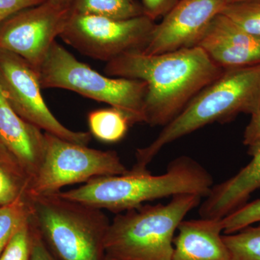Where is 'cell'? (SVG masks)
<instances>
[{
	"instance_id": "18",
	"label": "cell",
	"mask_w": 260,
	"mask_h": 260,
	"mask_svg": "<svg viewBox=\"0 0 260 260\" xmlns=\"http://www.w3.org/2000/svg\"><path fill=\"white\" fill-rule=\"evenodd\" d=\"M71 10L80 14L126 20L144 15L138 0H73Z\"/></svg>"
},
{
	"instance_id": "19",
	"label": "cell",
	"mask_w": 260,
	"mask_h": 260,
	"mask_svg": "<svg viewBox=\"0 0 260 260\" xmlns=\"http://www.w3.org/2000/svg\"><path fill=\"white\" fill-rule=\"evenodd\" d=\"M231 260H260V222L234 234L223 235Z\"/></svg>"
},
{
	"instance_id": "30",
	"label": "cell",
	"mask_w": 260,
	"mask_h": 260,
	"mask_svg": "<svg viewBox=\"0 0 260 260\" xmlns=\"http://www.w3.org/2000/svg\"><path fill=\"white\" fill-rule=\"evenodd\" d=\"M107 260H108V259H107Z\"/></svg>"
},
{
	"instance_id": "2",
	"label": "cell",
	"mask_w": 260,
	"mask_h": 260,
	"mask_svg": "<svg viewBox=\"0 0 260 260\" xmlns=\"http://www.w3.org/2000/svg\"><path fill=\"white\" fill-rule=\"evenodd\" d=\"M213 178L203 165L187 155L169 162L165 173L153 175L148 169L121 175L94 178L72 190L58 192L62 198L119 214L154 200L189 194L206 198Z\"/></svg>"
},
{
	"instance_id": "23",
	"label": "cell",
	"mask_w": 260,
	"mask_h": 260,
	"mask_svg": "<svg viewBox=\"0 0 260 260\" xmlns=\"http://www.w3.org/2000/svg\"><path fill=\"white\" fill-rule=\"evenodd\" d=\"M260 222V199L254 200L234 210L221 219L223 232L234 234Z\"/></svg>"
},
{
	"instance_id": "6",
	"label": "cell",
	"mask_w": 260,
	"mask_h": 260,
	"mask_svg": "<svg viewBox=\"0 0 260 260\" xmlns=\"http://www.w3.org/2000/svg\"><path fill=\"white\" fill-rule=\"evenodd\" d=\"M38 73L43 89L71 90L119 109L128 116L132 125L145 122L144 104L148 90L145 82L101 74L78 60L56 41Z\"/></svg>"
},
{
	"instance_id": "24",
	"label": "cell",
	"mask_w": 260,
	"mask_h": 260,
	"mask_svg": "<svg viewBox=\"0 0 260 260\" xmlns=\"http://www.w3.org/2000/svg\"><path fill=\"white\" fill-rule=\"evenodd\" d=\"M179 0H140L145 16L155 21L164 17Z\"/></svg>"
},
{
	"instance_id": "17",
	"label": "cell",
	"mask_w": 260,
	"mask_h": 260,
	"mask_svg": "<svg viewBox=\"0 0 260 260\" xmlns=\"http://www.w3.org/2000/svg\"><path fill=\"white\" fill-rule=\"evenodd\" d=\"M88 123L92 136L107 143L120 141L132 126L131 121L124 112L112 107L89 113Z\"/></svg>"
},
{
	"instance_id": "22",
	"label": "cell",
	"mask_w": 260,
	"mask_h": 260,
	"mask_svg": "<svg viewBox=\"0 0 260 260\" xmlns=\"http://www.w3.org/2000/svg\"><path fill=\"white\" fill-rule=\"evenodd\" d=\"M31 250L30 215L24 222L5 246L0 260H30Z\"/></svg>"
},
{
	"instance_id": "28",
	"label": "cell",
	"mask_w": 260,
	"mask_h": 260,
	"mask_svg": "<svg viewBox=\"0 0 260 260\" xmlns=\"http://www.w3.org/2000/svg\"><path fill=\"white\" fill-rule=\"evenodd\" d=\"M51 4L57 7L64 8H71L72 1L73 0H48Z\"/></svg>"
},
{
	"instance_id": "8",
	"label": "cell",
	"mask_w": 260,
	"mask_h": 260,
	"mask_svg": "<svg viewBox=\"0 0 260 260\" xmlns=\"http://www.w3.org/2000/svg\"><path fill=\"white\" fill-rule=\"evenodd\" d=\"M155 25L145 15L119 20L71 10L59 38L84 55L109 62L126 53L143 51Z\"/></svg>"
},
{
	"instance_id": "27",
	"label": "cell",
	"mask_w": 260,
	"mask_h": 260,
	"mask_svg": "<svg viewBox=\"0 0 260 260\" xmlns=\"http://www.w3.org/2000/svg\"><path fill=\"white\" fill-rule=\"evenodd\" d=\"M260 141V107L259 110L251 116V120L244 130L243 143L250 146Z\"/></svg>"
},
{
	"instance_id": "3",
	"label": "cell",
	"mask_w": 260,
	"mask_h": 260,
	"mask_svg": "<svg viewBox=\"0 0 260 260\" xmlns=\"http://www.w3.org/2000/svg\"><path fill=\"white\" fill-rule=\"evenodd\" d=\"M260 107V64L224 70L203 88L150 144L138 149L133 170L147 167L164 147L213 123H225L239 114L254 115Z\"/></svg>"
},
{
	"instance_id": "1",
	"label": "cell",
	"mask_w": 260,
	"mask_h": 260,
	"mask_svg": "<svg viewBox=\"0 0 260 260\" xmlns=\"http://www.w3.org/2000/svg\"><path fill=\"white\" fill-rule=\"evenodd\" d=\"M104 70L109 76L145 82V123L162 127L224 71L199 47L155 55L131 51L107 62Z\"/></svg>"
},
{
	"instance_id": "9",
	"label": "cell",
	"mask_w": 260,
	"mask_h": 260,
	"mask_svg": "<svg viewBox=\"0 0 260 260\" xmlns=\"http://www.w3.org/2000/svg\"><path fill=\"white\" fill-rule=\"evenodd\" d=\"M0 83L10 105L24 120L72 143L84 145L90 143V132L68 129L51 113L41 91L39 73L23 58L0 51Z\"/></svg>"
},
{
	"instance_id": "13",
	"label": "cell",
	"mask_w": 260,
	"mask_h": 260,
	"mask_svg": "<svg viewBox=\"0 0 260 260\" xmlns=\"http://www.w3.org/2000/svg\"><path fill=\"white\" fill-rule=\"evenodd\" d=\"M0 144L18 160L31 182L44 159V132L24 120L17 114L8 102L1 83Z\"/></svg>"
},
{
	"instance_id": "5",
	"label": "cell",
	"mask_w": 260,
	"mask_h": 260,
	"mask_svg": "<svg viewBox=\"0 0 260 260\" xmlns=\"http://www.w3.org/2000/svg\"><path fill=\"white\" fill-rule=\"evenodd\" d=\"M27 198L32 223L56 260H107L111 220L102 210L58 193Z\"/></svg>"
},
{
	"instance_id": "11",
	"label": "cell",
	"mask_w": 260,
	"mask_h": 260,
	"mask_svg": "<svg viewBox=\"0 0 260 260\" xmlns=\"http://www.w3.org/2000/svg\"><path fill=\"white\" fill-rule=\"evenodd\" d=\"M226 0H179L160 23H155L142 51L148 55L197 47Z\"/></svg>"
},
{
	"instance_id": "21",
	"label": "cell",
	"mask_w": 260,
	"mask_h": 260,
	"mask_svg": "<svg viewBox=\"0 0 260 260\" xmlns=\"http://www.w3.org/2000/svg\"><path fill=\"white\" fill-rule=\"evenodd\" d=\"M30 208L27 196L0 205V255L18 228L28 220Z\"/></svg>"
},
{
	"instance_id": "26",
	"label": "cell",
	"mask_w": 260,
	"mask_h": 260,
	"mask_svg": "<svg viewBox=\"0 0 260 260\" xmlns=\"http://www.w3.org/2000/svg\"><path fill=\"white\" fill-rule=\"evenodd\" d=\"M31 223V250H30V260H56L51 251L48 249L45 242L43 240L42 236L32 223Z\"/></svg>"
},
{
	"instance_id": "25",
	"label": "cell",
	"mask_w": 260,
	"mask_h": 260,
	"mask_svg": "<svg viewBox=\"0 0 260 260\" xmlns=\"http://www.w3.org/2000/svg\"><path fill=\"white\" fill-rule=\"evenodd\" d=\"M45 0H0V25L21 10L42 4Z\"/></svg>"
},
{
	"instance_id": "15",
	"label": "cell",
	"mask_w": 260,
	"mask_h": 260,
	"mask_svg": "<svg viewBox=\"0 0 260 260\" xmlns=\"http://www.w3.org/2000/svg\"><path fill=\"white\" fill-rule=\"evenodd\" d=\"M177 231L172 260H231L221 219L184 220Z\"/></svg>"
},
{
	"instance_id": "16",
	"label": "cell",
	"mask_w": 260,
	"mask_h": 260,
	"mask_svg": "<svg viewBox=\"0 0 260 260\" xmlns=\"http://www.w3.org/2000/svg\"><path fill=\"white\" fill-rule=\"evenodd\" d=\"M30 179L11 153L0 144V205L27 196Z\"/></svg>"
},
{
	"instance_id": "29",
	"label": "cell",
	"mask_w": 260,
	"mask_h": 260,
	"mask_svg": "<svg viewBox=\"0 0 260 260\" xmlns=\"http://www.w3.org/2000/svg\"><path fill=\"white\" fill-rule=\"evenodd\" d=\"M242 1V0H226V3H233V2Z\"/></svg>"
},
{
	"instance_id": "20",
	"label": "cell",
	"mask_w": 260,
	"mask_h": 260,
	"mask_svg": "<svg viewBox=\"0 0 260 260\" xmlns=\"http://www.w3.org/2000/svg\"><path fill=\"white\" fill-rule=\"evenodd\" d=\"M220 13L244 31L260 40V0L226 3Z\"/></svg>"
},
{
	"instance_id": "7",
	"label": "cell",
	"mask_w": 260,
	"mask_h": 260,
	"mask_svg": "<svg viewBox=\"0 0 260 260\" xmlns=\"http://www.w3.org/2000/svg\"><path fill=\"white\" fill-rule=\"evenodd\" d=\"M44 159L30 182L27 197L56 194L66 186L129 172L114 150L90 148L50 133H44Z\"/></svg>"
},
{
	"instance_id": "10",
	"label": "cell",
	"mask_w": 260,
	"mask_h": 260,
	"mask_svg": "<svg viewBox=\"0 0 260 260\" xmlns=\"http://www.w3.org/2000/svg\"><path fill=\"white\" fill-rule=\"evenodd\" d=\"M70 13L71 8L48 0L18 12L0 25V51L20 56L39 71Z\"/></svg>"
},
{
	"instance_id": "4",
	"label": "cell",
	"mask_w": 260,
	"mask_h": 260,
	"mask_svg": "<svg viewBox=\"0 0 260 260\" xmlns=\"http://www.w3.org/2000/svg\"><path fill=\"white\" fill-rule=\"evenodd\" d=\"M203 198L184 194L168 204L143 205L116 214L105 239L108 260H172L174 234Z\"/></svg>"
},
{
	"instance_id": "12",
	"label": "cell",
	"mask_w": 260,
	"mask_h": 260,
	"mask_svg": "<svg viewBox=\"0 0 260 260\" xmlns=\"http://www.w3.org/2000/svg\"><path fill=\"white\" fill-rule=\"evenodd\" d=\"M197 47L223 70L260 64V40L221 13L210 22Z\"/></svg>"
},
{
	"instance_id": "14",
	"label": "cell",
	"mask_w": 260,
	"mask_h": 260,
	"mask_svg": "<svg viewBox=\"0 0 260 260\" xmlns=\"http://www.w3.org/2000/svg\"><path fill=\"white\" fill-rule=\"evenodd\" d=\"M248 148L251 161L235 175L213 186L200 203V218L220 220L245 205L260 189V141Z\"/></svg>"
}]
</instances>
